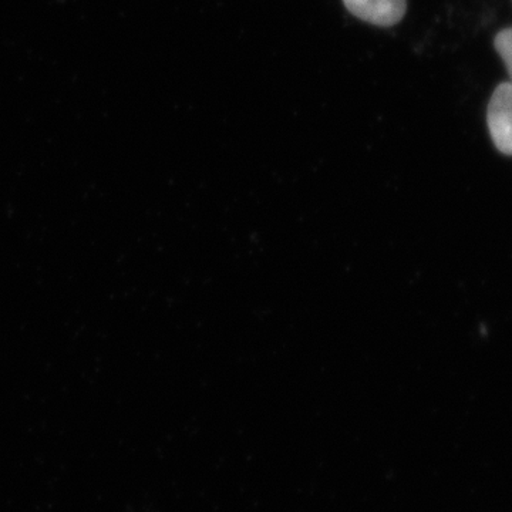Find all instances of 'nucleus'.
<instances>
[{"label": "nucleus", "instance_id": "f03ea898", "mask_svg": "<svg viewBox=\"0 0 512 512\" xmlns=\"http://www.w3.org/2000/svg\"><path fill=\"white\" fill-rule=\"evenodd\" d=\"M353 16L372 25L389 28L403 19L407 0H343Z\"/></svg>", "mask_w": 512, "mask_h": 512}, {"label": "nucleus", "instance_id": "7ed1b4c3", "mask_svg": "<svg viewBox=\"0 0 512 512\" xmlns=\"http://www.w3.org/2000/svg\"><path fill=\"white\" fill-rule=\"evenodd\" d=\"M494 46L497 49L498 55L503 59L505 67H507V72L510 74L511 79L510 83H512V28L498 33L497 37H495Z\"/></svg>", "mask_w": 512, "mask_h": 512}, {"label": "nucleus", "instance_id": "f257e3e1", "mask_svg": "<svg viewBox=\"0 0 512 512\" xmlns=\"http://www.w3.org/2000/svg\"><path fill=\"white\" fill-rule=\"evenodd\" d=\"M487 123L497 150L512 156V83H501L495 89L488 104Z\"/></svg>", "mask_w": 512, "mask_h": 512}]
</instances>
